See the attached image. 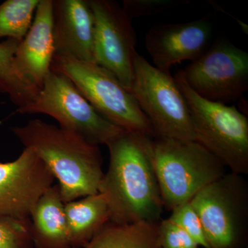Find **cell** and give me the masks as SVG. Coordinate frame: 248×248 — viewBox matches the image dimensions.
Returning <instances> with one entry per match:
<instances>
[{"label": "cell", "instance_id": "11", "mask_svg": "<svg viewBox=\"0 0 248 248\" xmlns=\"http://www.w3.org/2000/svg\"><path fill=\"white\" fill-rule=\"evenodd\" d=\"M55 180L48 166L31 148L11 162H0V217L30 218L31 212Z\"/></svg>", "mask_w": 248, "mask_h": 248}, {"label": "cell", "instance_id": "20", "mask_svg": "<svg viewBox=\"0 0 248 248\" xmlns=\"http://www.w3.org/2000/svg\"><path fill=\"white\" fill-rule=\"evenodd\" d=\"M31 218L0 217V248H32Z\"/></svg>", "mask_w": 248, "mask_h": 248}, {"label": "cell", "instance_id": "14", "mask_svg": "<svg viewBox=\"0 0 248 248\" xmlns=\"http://www.w3.org/2000/svg\"><path fill=\"white\" fill-rule=\"evenodd\" d=\"M54 55L53 0H40L33 22L18 45L15 65L30 84L40 90L51 71Z\"/></svg>", "mask_w": 248, "mask_h": 248}, {"label": "cell", "instance_id": "4", "mask_svg": "<svg viewBox=\"0 0 248 248\" xmlns=\"http://www.w3.org/2000/svg\"><path fill=\"white\" fill-rule=\"evenodd\" d=\"M190 110L195 140L231 172L248 173V120L234 106L203 99L186 82L181 71L174 77Z\"/></svg>", "mask_w": 248, "mask_h": 248}, {"label": "cell", "instance_id": "6", "mask_svg": "<svg viewBox=\"0 0 248 248\" xmlns=\"http://www.w3.org/2000/svg\"><path fill=\"white\" fill-rule=\"evenodd\" d=\"M130 93L151 123L155 138L196 141L190 110L175 79L140 54Z\"/></svg>", "mask_w": 248, "mask_h": 248}, {"label": "cell", "instance_id": "18", "mask_svg": "<svg viewBox=\"0 0 248 248\" xmlns=\"http://www.w3.org/2000/svg\"><path fill=\"white\" fill-rule=\"evenodd\" d=\"M19 44L14 39L0 42V93L7 94L17 108L32 102L40 91L21 75L15 65Z\"/></svg>", "mask_w": 248, "mask_h": 248}, {"label": "cell", "instance_id": "7", "mask_svg": "<svg viewBox=\"0 0 248 248\" xmlns=\"http://www.w3.org/2000/svg\"><path fill=\"white\" fill-rule=\"evenodd\" d=\"M17 112L50 116L61 128L96 146H107L124 131L99 115L71 79L53 70L32 102L18 108Z\"/></svg>", "mask_w": 248, "mask_h": 248}, {"label": "cell", "instance_id": "12", "mask_svg": "<svg viewBox=\"0 0 248 248\" xmlns=\"http://www.w3.org/2000/svg\"><path fill=\"white\" fill-rule=\"evenodd\" d=\"M213 24L204 17L177 24H156L145 37V47L156 68L170 73L174 65L195 61L209 48Z\"/></svg>", "mask_w": 248, "mask_h": 248}, {"label": "cell", "instance_id": "19", "mask_svg": "<svg viewBox=\"0 0 248 248\" xmlns=\"http://www.w3.org/2000/svg\"><path fill=\"white\" fill-rule=\"evenodd\" d=\"M40 0H6L0 4V39L22 42L32 24Z\"/></svg>", "mask_w": 248, "mask_h": 248}, {"label": "cell", "instance_id": "15", "mask_svg": "<svg viewBox=\"0 0 248 248\" xmlns=\"http://www.w3.org/2000/svg\"><path fill=\"white\" fill-rule=\"evenodd\" d=\"M32 242L37 248H70L69 233L58 184L41 197L31 212Z\"/></svg>", "mask_w": 248, "mask_h": 248}, {"label": "cell", "instance_id": "5", "mask_svg": "<svg viewBox=\"0 0 248 248\" xmlns=\"http://www.w3.org/2000/svg\"><path fill=\"white\" fill-rule=\"evenodd\" d=\"M51 70L71 79L108 122L124 131L155 138L151 123L133 94L110 71L94 63L55 55Z\"/></svg>", "mask_w": 248, "mask_h": 248}, {"label": "cell", "instance_id": "16", "mask_svg": "<svg viewBox=\"0 0 248 248\" xmlns=\"http://www.w3.org/2000/svg\"><path fill=\"white\" fill-rule=\"evenodd\" d=\"M64 211L73 248L86 247L93 236L110 221L107 200L100 192L64 203Z\"/></svg>", "mask_w": 248, "mask_h": 248}, {"label": "cell", "instance_id": "13", "mask_svg": "<svg viewBox=\"0 0 248 248\" xmlns=\"http://www.w3.org/2000/svg\"><path fill=\"white\" fill-rule=\"evenodd\" d=\"M54 56L94 63V22L89 0H53Z\"/></svg>", "mask_w": 248, "mask_h": 248}, {"label": "cell", "instance_id": "2", "mask_svg": "<svg viewBox=\"0 0 248 248\" xmlns=\"http://www.w3.org/2000/svg\"><path fill=\"white\" fill-rule=\"evenodd\" d=\"M11 130L58 179L63 203L99 192L104 174L99 146L74 132L40 120L29 121Z\"/></svg>", "mask_w": 248, "mask_h": 248}, {"label": "cell", "instance_id": "3", "mask_svg": "<svg viewBox=\"0 0 248 248\" xmlns=\"http://www.w3.org/2000/svg\"><path fill=\"white\" fill-rule=\"evenodd\" d=\"M153 155L163 205L170 211L227 173L221 161L197 141L153 138Z\"/></svg>", "mask_w": 248, "mask_h": 248}, {"label": "cell", "instance_id": "1", "mask_svg": "<svg viewBox=\"0 0 248 248\" xmlns=\"http://www.w3.org/2000/svg\"><path fill=\"white\" fill-rule=\"evenodd\" d=\"M153 138L124 131L107 145L110 161L99 192L107 200L110 221L159 223L164 205L155 171Z\"/></svg>", "mask_w": 248, "mask_h": 248}, {"label": "cell", "instance_id": "9", "mask_svg": "<svg viewBox=\"0 0 248 248\" xmlns=\"http://www.w3.org/2000/svg\"><path fill=\"white\" fill-rule=\"evenodd\" d=\"M180 71L194 92L211 102L237 100L248 89V54L229 41H217Z\"/></svg>", "mask_w": 248, "mask_h": 248}, {"label": "cell", "instance_id": "17", "mask_svg": "<svg viewBox=\"0 0 248 248\" xmlns=\"http://www.w3.org/2000/svg\"><path fill=\"white\" fill-rule=\"evenodd\" d=\"M158 224H117L109 221L84 248H161Z\"/></svg>", "mask_w": 248, "mask_h": 248}, {"label": "cell", "instance_id": "22", "mask_svg": "<svg viewBox=\"0 0 248 248\" xmlns=\"http://www.w3.org/2000/svg\"><path fill=\"white\" fill-rule=\"evenodd\" d=\"M158 232L161 248H199L198 244L169 217L159 222Z\"/></svg>", "mask_w": 248, "mask_h": 248}, {"label": "cell", "instance_id": "8", "mask_svg": "<svg viewBox=\"0 0 248 248\" xmlns=\"http://www.w3.org/2000/svg\"><path fill=\"white\" fill-rule=\"evenodd\" d=\"M190 202L200 217L210 248L237 246L248 220V185L243 175L226 173Z\"/></svg>", "mask_w": 248, "mask_h": 248}, {"label": "cell", "instance_id": "10", "mask_svg": "<svg viewBox=\"0 0 248 248\" xmlns=\"http://www.w3.org/2000/svg\"><path fill=\"white\" fill-rule=\"evenodd\" d=\"M89 1L94 16V63L110 71L130 92L138 55L132 20L117 1Z\"/></svg>", "mask_w": 248, "mask_h": 248}, {"label": "cell", "instance_id": "21", "mask_svg": "<svg viewBox=\"0 0 248 248\" xmlns=\"http://www.w3.org/2000/svg\"><path fill=\"white\" fill-rule=\"evenodd\" d=\"M169 218L180 226L199 246L210 248L200 217L190 202L172 210Z\"/></svg>", "mask_w": 248, "mask_h": 248}, {"label": "cell", "instance_id": "23", "mask_svg": "<svg viewBox=\"0 0 248 248\" xmlns=\"http://www.w3.org/2000/svg\"><path fill=\"white\" fill-rule=\"evenodd\" d=\"M186 2L185 0H125L122 8L132 20L135 17L161 14Z\"/></svg>", "mask_w": 248, "mask_h": 248}]
</instances>
